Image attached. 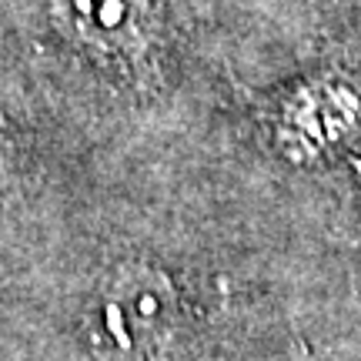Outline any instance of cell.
I'll return each instance as SVG.
<instances>
[{"mask_svg":"<svg viewBox=\"0 0 361 361\" xmlns=\"http://www.w3.org/2000/svg\"><path fill=\"white\" fill-rule=\"evenodd\" d=\"M178 328V295L154 268L114 271L90 308V345L104 361H161Z\"/></svg>","mask_w":361,"mask_h":361,"instance_id":"obj_1","label":"cell"},{"mask_svg":"<svg viewBox=\"0 0 361 361\" xmlns=\"http://www.w3.org/2000/svg\"><path fill=\"white\" fill-rule=\"evenodd\" d=\"M355 128V97L341 87H318L288 104L284 141L295 154H318Z\"/></svg>","mask_w":361,"mask_h":361,"instance_id":"obj_3","label":"cell"},{"mask_svg":"<svg viewBox=\"0 0 361 361\" xmlns=\"http://www.w3.org/2000/svg\"><path fill=\"white\" fill-rule=\"evenodd\" d=\"M147 17V0H51V20L61 34L111 57L141 51Z\"/></svg>","mask_w":361,"mask_h":361,"instance_id":"obj_2","label":"cell"}]
</instances>
